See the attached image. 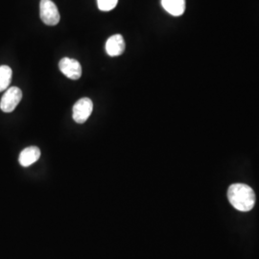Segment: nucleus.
I'll return each instance as SVG.
<instances>
[{
	"instance_id": "obj_1",
	"label": "nucleus",
	"mask_w": 259,
	"mask_h": 259,
	"mask_svg": "<svg viewBox=\"0 0 259 259\" xmlns=\"http://www.w3.org/2000/svg\"><path fill=\"white\" fill-rule=\"evenodd\" d=\"M228 198L234 208L239 211H250L255 204V194L252 188L244 184H234L229 187Z\"/></svg>"
},
{
	"instance_id": "obj_2",
	"label": "nucleus",
	"mask_w": 259,
	"mask_h": 259,
	"mask_svg": "<svg viewBox=\"0 0 259 259\" xmlns=\"http://www.w3.org/2000/svg\"><path fill=\"white\" fill-rule=\"evenodd\" d=\"M39 16L44 23L49 26L57 25L60 21V13L52 0H40Z\"/></svg>"
},
{
	"instance_id": "obj_3",
	"label": "nucleus",
	"mask_w": 259,
	"mask_h": 259,
	"mask_svg": "<svg viewBox=\"0 0 259 259\" xmlns=\"http://www.w3.org/2000/svg\"><path fill=\"white\" fill-rule=\"evenodd\" d=\"M22 99V92L17 87H12L6 91L0 101V109L4 112H12Z\"/></svg>"
},
{
	"instance_id": "obj_4",
	"label": "nucleus",
	"mask_w": 259,
	"mask_h": 259,
	"mask_svg": "<svg viewBox=\"0 0 259 259\" xmlns=\"http://www.w3.org/2000/svg\"><path fill=\"white\" fill-rule=\"evenodd\" d=\"M93 110V101L90 98H82L73 106V119L78 124H83L90 118Z\"/></svg>"
},
{
	"instance_id": "obj_5",
	"label": "nucleus",
	"mask_w": 259,
	"mask_h": 259,
	"mask_svg": "<svg viewBox=\"0 0 259 259\" xmlns=\"http://www.w3.org/2000/svg\"><path fill=\"white\" fill-rule=\"evenodd\" d=\"M59 67L62 73L71 80H78L82 76V66L74 59L63 58L59 63Z\"/></svg>"
},
{
	"instance_id": "obj_6",
	"label": "nucleus",
	"mask_w": 259,
	"mask_h": 259,
	"mask_svg": "<svg viewBox=\"0 0 259 259\" xmlns=\"http://www.w3.org/2000/svg\"><path fill=\"white\" fill-rule=\"evenodd\" d=\"M125 47H126L125 40L119 34L113 35L109 37L106 42V51L108 55L111 57L122 55L123 52L125 51Z\"/></svg>"
},
{
	"instance_id": "obj_7",
	"label": "nucleus",
	"mask_w": 259,
	"mask_h": 259,
	"mask_svg": "<svg viewBox=\"0 0 259 259\" xmlns=\"http://www.w3.org/2000/svg\"><path fill=\"white\" fill-rule=\"evenodd\" d=\"M39 157H40V150L36 146L27 147L21 151L19 157V163L21 166H30L33 163H35Z\"/></svg>"
},
{
	"instance_id": "obj_8",
	"label": "nucleus",
	"mask_w": 259,
	"mask_h": 259,
	"mask_svg": "<svg viewBox=\"0 0 259 259\" xmlns=\"http://www.w3.org/2000/svg\"><path fill=\"white\" fill-rule=\"evenodd\" d=\"M163 9L174 17L182 16L185 11V0H161Z\"/></svg>"
},
{
	"instance_id": "obj_9",
	"label": "nucleus",
	"mask_w": 259,
	"mask_h": 259,
	"mask_svg": "<svg viewBox=\"0 0 259 259\" xmlns=\"http://www.w3.org/2000/svg\"><path fill=\"white\" fill-rule=\"evenodd\" d=\"M13 71L8 65L0 66V93L6 91L12 82Z\"/></svg>"
},
{
	"instance_id": "obj_10",
	"label": "nucleus",
	"mask_w": 259,
	"mask_h": 259,
	"mask_svg": "<svg viewBox=\"0 0 259 259\" xmlns=\"http://www.w3.org/2000/svg\"><path fill=\"white\" fill-rule=\"evenodd\" d=\"M117 2L118 0H97V5L103 12H109L116 7Z\"/></svg>"
}]
</instances>
